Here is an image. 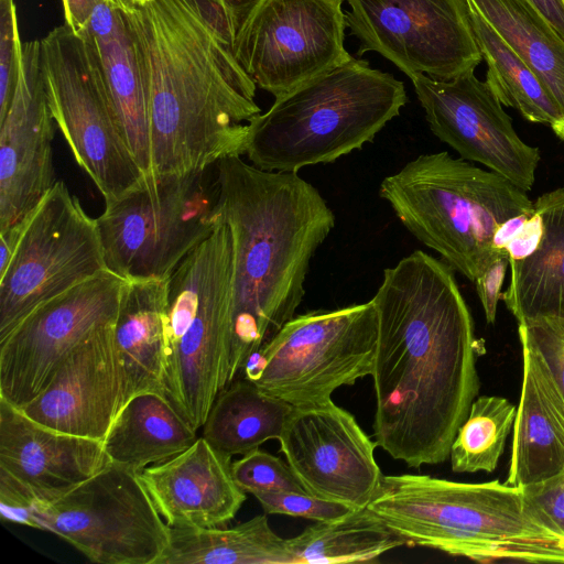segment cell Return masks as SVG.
Instances as JSON below:
<instances>
[{"label": "cell", "instance_id": "6da1fadb", "mask_svg": "<svg viewBox=\"0 0 564 564\" xmlns=\"http://www.w3.org/2000/svg\"><path fill=\"white\" fill-rule=\"evenodd\" d=\"M371 301L375 442L412 468L442 463L479 390L473 318L453 269L416 250L383 271Z\"/></svg>", "mask_w": 564, "mask_h": 564}, {"label": "cell", "instance_id": "7a4b0ae2", "mask_svg": "<svg viewBox=\"0 0 564 564\" xmlns=\"http://www.w3.org/2000/svg\"><path fill=\"white\" fill-rule=\"evenodd\" d=\"M129 26L145 93L152 175L206 172L246 152L261 113L215 0H113Z\"/></svg>", "mask_w": 564, "mask_h": 564}, {"label": "cell", "instance_id": "3957f363", "mask_svg": "<svg viewBox=\"0 0 564 564\" xmlns=\"http://www.w3.org/2000/svg\"><path fill=\"white\" fill-rule=\"evenodd\" d=\"M214 166L217 212L230 229L234 251L229 384L294 317L311 260L335 216L297 173L264 171L241 155Z\"/></svg>", "mask_w": 564, "mask_h": 564}, {"label": "cell", "instance_id": "277c9868", "mask_svg": "<svg viewBox=\"0 0 564 564\" xmlns=\"http://www.w3.org/2000/svg\"><path fill=\"white\" fill-rule=\"evenodd\" d=\"M367 507L411 546L482 563H564V536L525 512L520 487L499 480L470 484L382 475Z\"/></svg>", "mask_w": 564, "mask_h": 564}, {"label": "cell", "instance_id": "5b68a950", "mask_svg": "<svg viewBox=\"0 0 564 564\" xmlns=\"http://www.w3.org/2000/svg\"><path fill=\"white\" fill-rule=\"evenodd\" d=\"M406 102L401 80L350 56L256 116L245 154L252 165L274 172L332 163L372 142Z\"/></svg>", "mask_w": 564, "mask_h": 564}, {"label": "cell", "instance_id": "8992f818", "mask_svg": "<svg viewBox=\"0 0 564 564\" xmlns=\"http://www.w3.org/2000/svg\"><path fill=\"white\" fill-rule=\"evenodd\" d=\"M402 225L453 269L475 280L499 257L498 226L533 210L524 191L448 152L421 154L379 188Z\"/></svg>", "mask_w": 564, "mask_h": 564}, {"label": "cell", "instance_id": "52a82bcc", "mask_svg": "<svg viewBox=\"0 0 564 564\" xmlns=\"http://www.w3.org/2000/svg\"><path fill=\"white\" fill-rule=\"evenodd\" d=\"M234 251L223 220L167 278L164 394L195 429L227 386Z\"/></svg>", "mask_w": 564, "mask_h": 564}, {"label": "cell", "instance_id": "ba28073f", "mask_svg": "<svg viewBox=\"0 0 564 564\" xmlns=\"http://www.w3.org/2000/svg\"><path fill=\"white\" fill-rule=\"evenodd\" d=\"M206 172L147 176L96 218L107 270L126 279H167L221 221Z\"/></svg>", "mask_w": 564, "mask_h": 564}, {"label": "cell", "instance_id": "9c48e42d", "mask_svg": "<svg viewBox=\"0 0 564 564\" xmlns=\"http://www.w3.org/2000/svg\"><path fill=\"white\" fill-rule=\"evenodd\" d=\"M378 315L370 300L294 316L252 354L241 371L294 408L330 400L335 390L371 376Z\"/></svg>", "mask_w": 564, "mask_h": 564}, {"label": "cell", "instance_id": "30bf717a", "mask_svg": "<svg viewBox=\"0 0 564 564\" xmlns=\"http://www.w3.org/2000/svg\"><path fill=\"white\" fill-rule=\"evenodd\" d=\"M41 62L54 120L105 202L141 184L95 43L64 23L41 40Z\"/></svg>", "mask_w": 564, "mask_h": 564}, {"label": "cell", "instance_id": "8fae6325", "mask_svg": "<svg viewBox=\"0 0 564 564\" xmlns=\"http://www.w3.org/2000/svg\"><path fill=\"white\" fill-rule=\"evenodd\" d=\"M343 0H231L230 47L275 98L348 59Z\"/></svg>", "mask_w": 564, "mask_h": 564}, {"label": "cell", "instance_id": "7c38bea8", "mask_svg": "<svg viewBox=\"0 0 564 564\" xmlns=\"http://www.w3.org/2000/svg\"><path fill=\"white\" fill-rule=\"evenodd\" d=\"M107 270L96 218L56 181L24 219L0 274V338L41 303Z\"/></svg>", "mask_w": 564, "mask_h": 564}, {"label": "cell", "instance_id": "4fadbf2b", "mask_svg": "<svg viewBox=\"0 0 564 564\" xmlns=\"http://www.w3.org/2000/svg\"><path fill=\"white\" fill-rule=\"evenodd\" d=\"M40 530L99 564H158L170 541V527L138 474L113 463L44 502Z\"/></svg>", "mask_w": 564, "mask_h": 564}, {"label": "cell", "instance_id": "5bb4252c", "mask_svg": "<svg viewBox=\"0 0 564 564\" xmlns=\"http://www.w3.org/2000/svg\"><path fill=\"white\" fill-rule=\"evenodd\" d=\"M357 54L376 52L409 78L451 79L482 61L467 0H346Z\"/></svg>", "mask_w": 564, "mask_h": 564}, {"label": "cell", "instance_id": "9a60e30c", "mask_svg": "<svg viewBox=\"0 0 564 564\" xmlns=\"http://www.w3.org/2000/svg\"><path fill=\"white\" fill-rule=\"evenodd\" d=\"M126 283L105 270L41 303L0 338V399L19 409L33 400L73 348L115 324Z\"/></svg>", "mask_w": 564, "mask_h": 564}, {"label": "cell", "instance_id": "2e32d148", "mask_svg": "<svg viewBox=\"0 0 564 564\" xmlns=\"http://www.w3.org/2000/svg\"><path fill=\"white\" fill-rule=\"evenodd\" d=\"M475 69L451 79H410L433 134L462 159L487 166L524 192L531 189L539 149L517 134L511 118Z\"/></svg>", "mask_w": 564, "mask_h": 564}, {"label": "cell", "instance_id": "e0dca14e", "mask_svg": "<svg viewBox=\"0 0 564 564\" xmlns=\"http://www.w3.org/2000/svg\"><path fill=\"white\" fill-rule=\"evenodd\" d=\"M278 441L308 494L356 509L369 505L382 477L377 444L332 399L295 408Z\"/></svg>", "mask_w": 564, "mask_h": 564}, {"label": "cell", "instance_id": "ac0fdd59", "mask_svg": "<svg viewBox=\"0 0 564 564\" xmlns=\"http://www.w3.org/2000/svg\"><path fill=\"white\" fill-rule=\"evenodd\" d=\"M54 123L41 41L23 43L13 98L0 121V231L20 225L56 183Z\"/></svg>", "mask_w": 564, "mask_h": 564}, {"label": "cell", "instance_id": "d6986e66", "mask_svg": "<svg viewBox=\"0 0 564 564\" xmlns=\"http://www.w3.org/2000/svg\"><path fill=\"white\" fill-rule=\"evenodd\" d=\"M113 326L73 348L46 387L20 410L45 427L102 442L124 404L126 377Z\"/></svg>", "mask_w": 564, "mask_h": 564}, {"label": "cell", "instance_id": "ffe728a7", "mask_svg": "<svg viewBox=\"0 0 564 564\" xmlns=\"http://www.w3.org/2000/svg\"><path fill=\"white\" fill-rule=\"evenodd\" d=\"M231 464V456L200 436L138 477L170 528H216L232 520L247 498L234 479Z\"/></svg>", "mask_w": 564, "mask_h": 564}, {"label": "cell", "instance_id": "44dd1931", "mask_svg": "<svg viewBox=\"0 0 564 564\" xmlns=\"http://www.w3.org/2000/svg\"><path fill=\"white\" fill-rule=\"evenodd\" d=\"M110 462L101 441L61 433L0 399V467L51 501Z\"/></svg>", "mask_w": 564, "mask_h": 564}, {"label": "cell", "instance_id": "7402d4cb", "mask_svg": "<svg viewBox=\"0 0 564 564\" xmlns=\"http://www.w3.org/2000/svg\"><path fill=\"white\" fill-rule=\"evenodd\" d=\"M507 484L523 487L564 473V398L543 357L527 339Z\"/></svg>", "mask_w": 564, "mask_h": 564}, {"label": "cell", "instance_id": "603a6c76", "mask_svg": "<svg viewBox=\"0 0 564 564\" xmlns=\"http://www.w3.org/2000/svg\"><path fill=\"white\" fill-rule=\"evenodd\" d=\"M75 33L95 43L124 140L143 173L153 176L145 93L133 40L122 12L110 0Z\"/></svg>", "mask_w": 564, "mask_h": 564}, {"label": "cell", "instance_id": "cb8c5ba5", "mask_svg": "<svg viewBox=\"0 0 564 564\" xmlns=\"http://www.w3.org/2000/svg\"><path fill=\"white\" fill-rule=\"evenodd\" d=\"M167 304V279L127 281L113 326L124 403L143 392L164 394Z\"/></svg>", "mask_w": 564, "mask_h": 564}, {"label": "cell", "instance_id": "d4e9b609", "mask_svg": "<svg viewBox=\"0 0 564 564\" xmlns=\"http://www.w3.org/2000/svg\"><path fill=\"white\" fill-rule=\"evenodd\" d=\"M534 208L543 236L529 257L510 261V282L501 293L518 325L564 322V188L541 195Z\"/></svg>", "mask_w": 564, "mask_h": 564}, {"label": "cell", "instance_id": "484cf974", "mask_svg": "<svg viewBox=\"0 0 564 564\" xmlns=\"http://www.w3.org/2000/svg\"><path fill=\"white\" fill-rule=\"evenodd\" d=\"M196 432L164 394L150 391L124 403L102 444L111 463L139 474L187 449Z\"/></svg>", "mask_w": 564, "mask_h": 564}, {"label": "cell", "instance_id": "4316f807", "mask_svg": "<svg viewBox=\"0 0 564 564\" xmlns=\"http://www.w3.org/2000/svg\"><path fill=\"white\" fill-rule=\"evenodd\" d=\"M158 564H295L288 539L271 529L265 514L231 528H170Z\"/></svg>", "mask_w": 564, "mask_h": 564}, {"label": "cell", "instance_id": "83f0119b", "mask_svg": "<svg viewBox=\"0 0 564 564\" xmlns=\"http://www.w3.org/2000/svg\"><path fill=\"white\" fill-rule=\"evenodd\" d=\"M294 409L252 381L235 379L216 397L202 436L228 456L245 455L279 440Z\"/></svg>", "mask_w": 564, "mask_h": 564}, {"label": "cell", "instance_id": "f1b7e54d", "mask_svg": "<svg viewBox=\"0 0 564 564\" xmlns=\"http://www.w3.org/2000/svg\"><path fill=\"white\" fill-rule=\"evenodd\" d=\"M288 543L295 564L375 562L383 553L408 545L368 507L330 521H317Z\"/></svg>", "mask_w": 564, "mask_h": 564}, {"label": "cell", "instance_id": "f546056e", "mask_svg": "<svg viewBox=\"0 0 564 564\" xmlns=\"http://www.w3.org/2000/svg\"><path fill=\"white\" fill-rule=\"evenodd\" d=\"M545 83L564 112V40L529 0H467Z\"/></svg>", "mask_w": 564, "mask_h": 564}, {"label": "cell", "instance_id": "4dcf8cb0", "mask_svg": "<svg viewBox=\"0 0 564 564\" xmlns=\"http://www.w3.org/2000/svg\"><path fill=\"white\" fill-rule=\"evenodd\" d=\"M468 3V2H467ZM473 32L487 63L486 83L501 105L527 120L553 124L564 112L545 83L468 3Z\"/></svg>", "mask_w": 564, "mask_h": 564}, {"label": "cell", "instance_id": "1f68e13d", "mask_svg": "<svg viewBox=\"0 0 564 564\" xmlns=\"http://www.w3.org/2000/svg\"><path fill=\"white\" fill-rule=\"evenodd\" d=\"M516 413V406L505 398L475 399L451 447L453 471H494L503 452Z\"/></svg>", "mask_w": 564, "mask_h": 564}, {"label": "cell", "instance_id": "d6a6232c", "mask_svg": "<svg viewBox=\"0 0 564 564\" xmlns=\"http://www.w3.org/2000/svg\"><path fill=\"white\" fill-rule=\"evenodd\" d=\"M231 470L237 485L253 496L264 491H306L288 463L259 448L235 460Z\"/></svg>", "mask_w": 564, "mask_h": 564}, {"label": "cell", "instance_id": "836d02e7", "mask_svg": "<svg viewBox=\"0 0 564 564\" xmlns=\"http://www.w3.org/2000/svg\"><path fill=\"white\" fill-rule=\"evenodd\" d=\"M254 497L265 514L301 517L315 522L330 521L356 509L339 501L316 497L307 491H264Z\"/></svg>", "mask_w": 564, "mask_h": 564}, {"label": "cell", "instance_id": "e575fe53", "mask_svg": "<svg viewBox=\"0 0 564 564\" xmlns=\"http://www.w3.org/2000/svg\"><path fill=\"white\" fill-rule=\"evenodd\" d=\"M22 44L13 0H0V121L10 107L18 83Z\"/></svg>", "mask_w": 564, "mask_h": 564}, {"label": "cell", "instance_id": "d590c367", "mask_svg": "<svg viewBox=\"0 0 564 564\" xmlns=\"http://www.w3.org/2000/svg\"><path fill=\"white\" fill-rule=\"evenodd\" d=\"M520 488L525 512L540 525L564 536V473Z\"/></svg>", "mask_w": 564, "mask_h": 564}, {"label": "cell", "instance_id": "8d00e7d4", "mask_svg": "<svg viewBox=\"0 0 564 564\" xmlns=\"http://www.w3.org/2000/svg\"><path fill=\"white\" fill-rule=\"evenodd\" d=\"M46 502L30 486L0 467V516L13 522L40 530V513Z\"/></svg>", "mask_w": 564, "mask_h": 564}, {"label": "cell", "instance_id": "74e56055", "mask_svg": "<svg viewBox=\"0 0 564 564\" xmlns=\"http://www.w3.org/2000/svg\"><path fill=\"white\" fill-rule=\"evenodd\" d=\"M518 332L543 357L564 398V338L541 323L519 325Z\"/></svg>", "mask_w": 564, "mask_h": 564}, {"label": "cell", "instance_id": "f35d334b", "mask_svg": "<svg viewBox=\"0 0 564 564\" xmlns=\"http://www.w3.org/2000/svg\"><path fill=\"white\" fill-rule=\"evenodd\" d=\"M509 265L508 254L496 259L476 280V290L480 299L488 324L496 322L497 305L501 299V286Z\"/></svg>", "mask_w": 564, "mask_h": 564}, {"label": "cell", "instance_id": "ab89813d", "mask_svg": "<svg viewBox=\"0 0 564 564\" xmlns=\"http://www.w3.org/2000/svg\"><path fill=\"white\" fill-rule=\"evenodd\" d=\"M542 236L543 219L534 208L522 230L505 247L509 260L517 261L531 256L539 247Z\"/></svg>", "mask_w": 564, "mask_h": 564}, {"label": "cell", "instance_id": "60d3db41", "mask_svg": "<svg viewBox=\"0 0 564 564\" xmlns=\"http://www.w3.org/2000/svg\"><path fill=\"white\" fill-rule=\"evenodd\" d=\"M533 210L518 214L501 223L492 237L494 249L507 253L505 247L522 230Z\"/></svg>", "mask_w": 564, "mask_h": 564}, {"label": "cell", "instance_id": "b9f144b4", "mask_svg": "<svg viewBox=\"0 0 564 564\" xmlns=\"http://www.w3.org/2000/svg\"><path fill=\"white\" fill-rule=\"evenodd\" d=\"M564 40V0H529Z\"/></svg>", "mask_w": 564, "mask_h": 564}, {"label": "cell", "instance_id": "7bdbcfd3", "mask_svg": "<svg viewBox=\"0 0 564 564\" xmlns=\"http://www.w3.org/2000/svg\"><path fill=\"white\" fill-rule=\"evenodd\" d=\"M24 220L12 228L0 231V274L7 269L19 242Z\"/></svg>", "mask_w": 564, "mask_h": 564}, {"label": "cell", "instance_id": "ee69618b", "mask_svg": "<svg viewBox=\"0 0 564 564\" xmlns=\"http://www.w3.org/2000/svg\"><path fill=\"white\" fill-rule=\"evenodd\" d=\"M551 128L552 130L554 131V133L561 139L564 141V116L557 120L556 122H554L553 124H551Z\"/></svg>", "mask_w": 564, "mask_h": 564}]
</instances>
